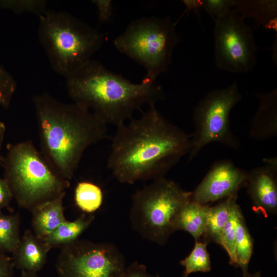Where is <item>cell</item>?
I'll return each mask as SVG.
<instances>
[{"label": "cell", "mask_w": 277, "mask_h": 277, "mask_svg": "<svg viewBox=\"0 0 277 277\" xmlns=\"http://www.w3.org/2000/svg\"><path fill=\"white\" fill-rule=\"evenodd\" d=\"M126 267L113 244L79 239L62 247L55 264L60 277H121Z\"/></svg>", "instance_id": "cell-9"}, {"label": "cell", "mask_w": 277, "mask_h": 277, "mask_svg": "<svg viewBox=\"0 0 277 277\" xmlns=\"http://www.w3.org/2000/svg\"><path fill=\"white\" fill-rule=\"evenodd\" d=\"M92 3L95 4L98 11V18L101 23L109 20L112 13V2L111 0H94Z\"/></svg>", "instance_id": "cell-29"}, {"label": "cell", "mask_w": 277, "mask_h": 277, "mask_svg": "<svg viewBox=\"0 0 277 277\" xmlns=\"http://www.w3.org/2000/svg\"><path fill=\"white\" fill-rule=\"evenodd\" d=\"M252 250V239L241 212L238 217L236 228L235 259V266L241 267L243 276L249 273L248 267Z\"/></svg>", "instance_id": "cell-20"}, {"label": "cell", "mask_w": 277, "mask_h": 277, "mask_svg": "<svg viewBox=\"0 0 277 277\" xmlns=\"http://www.w3.org/2000/svg\"><path fill=\"white\" fill-rule=\"evenodd\" d=\"M209 206L190 200L179 215L176 230H184L189 233L195 241H199L205 232Z\"/></svg>", "instance_id": "cell-18"}, {"label": "cell", "mask_w": 277, "mask_h": 277, "mask_svg": "<svg viewBox=\"0 0 277 277\" xmlns=\"http://www.w3.org/2000/svg\"><path fill=\"white\" fill-rule=\"evenodd\" d=\"M14 267L12 258L0 252V277H13Z\"/></svg>", "instance_id": "cell-31"}, {"label": "cell", "mask_w": 277, "mask_h": 277, "mask_svg": "<svg viewBox=\"0 0 277 277\" xmlns=\"http://www.w3.org/2000/svg\"><path fill=\"white\" fill-rule=\"evenodd\" d=\"M258 109L250 130L251 137L265 140L277 135V89L267 93H256Z\"/></svg>", "instance_id": "cell-14"}, {"label": "cell", "mask_w": 277, "mask_h": 277, "mask_svg": "<svg viewBox=\"0 0 277 277\" xmlns=\"http://www.w3.org/2000/svg\"><path fill=\"white\" fill-rule=\"evenodd\" d=\"M37 273L21 271V274L19 277H38Z\"/></svg>", "instance_id": "cell-34"}, {"label": "cell", "mask_w": 277, "mask_h": 277, "mask_svg": "<svg viewBox=\"0 0 277 277\" xmlns=\"http://www.w3.org/2000/svg\"><path fill=\"white\" fill-rule=\"evenodd\" d=\"M66 79L73 103L116 127L132 118L134 112L144 105H155L165 97L155 80L144 77L140 83H132L96 61L91 60Z\"/></svg>", "instance_id": "cell-3"}, {"label": "cell", "mask_w": 277, "mask_h": 277, "mask_svg": "<svg viewBox=\"0 0 277 277\" xmlns=\"http://www.w3.org/2000/svg\"><path fill=\"white\" fill-rule=\"evenodd\" d=\"M176 25L169 16L142 17L131 23L115 39L114 45L146 68L145 77L156 80L171 63L180 40Z\"/></svg>", "instance_id": "cell-7"}, {"label": "cell", "mask_w": 277, "mask_h": 277, "mask_svg": "<svg viewBox=\"0 0 277 277\" xmlns=\"http://www.w3.org/2000/svg\"><path fill=\"white\" fill-rule=\"evenodd\" d=\"M65 192L55 198L41 203L30 211L34 233L45 239L65 221L63 200Z\"/></svg>", "instance_id": "cell-15"}, {"label": "cell", "mask_w": 277, "mask_h": 277, "mask_svg": "<svg viewBox=\"0 0 277 277\" xmlns=\"http://www.w3.org/2000/svg\"><path fill=\"white\" fill-rule=\"evenodd\" d=\"M238 13L251 17L264 28L277 32V1L235 0Z\"/></svg>", "instance_id": "cell-16"}, {"label": "cell", "mask_w": 277, "mask_h": 277, "mask_svg": "<svg viewBox=\"0 0 277 277\" xmlns=\"http://www.w3.org/2000/svg\"><path fill=\"white\" fill-rule=\"evenodd\" d=\"M41 153L63 178L73 177L86 150L107 137V124L76 103L47 92L32 98Z\"/></svg>", "instance_id": "cell-2"}, {"label": "cell", "mask_w": 277, "mask_h": 277, "mask_svg": "<svg viewBox=\"0 0 277 277\" xmlns=\"http://www.w3.org/2000/svg\"><path fill=\"white\" fill-rule=\"evenodd\" d=\"M6 128L5 125L2 122L0 121V163L1 162L3 156L1 154L2 146L4 140Z\"/></svg>", "instance_id": "cell-33"}, {"label": "cell", "mask_w": 277, "mask_h": 277, "mask_svg": "<svg viewBox=\"0 0 277 277\" xmlns=\"http://www.w3.org/2000/svg\"><path fill=\"white\" fill-rule=\"evenodd\" d=\"M247 171L237 167L232 162L225 159L215 162L203 180L192 192L191 200L209 205L237 194L245 186Z\"/></svg>", "instance_id": "cell-11"}, {"label": "cell", "mask_w": 277, "mask_h": 277, "mask_svg": "<svg viewBox=\"0 0 277 277\" xmlns=\"http://www.w3.org/2000/svg\"><path fill=\"white\" fill-rule=\"evenodd\" d=\"M207 243L195 241L190 253L180 262L185 270L183 277H188L191 273L207 272L211 270L210 255L207 250Z\"/></svg>", "instance_id": "cell-23"}, {"label": "cell", "mask_w": 277, "mask_h": 277, "mask_svg": "<svg viewBox=\"0 0 277 277\" xmlns=\"http://www.w3.org/2000/svg\"><path fill=\"white\" fill-rule=\"evenodd\" d=\"M121 277H160V276L150 274L147 271L146 266L134 262L126 267Z\"/></svg>", "instance_id": "cell-28"}, {"label": "cell", "mask_w": 277, "mask_h": 277, "mask_svg": "<svg viewBox=\"0 0 277 277\" xmlns=\"http://www.w3.org/2000/svg\"><path fill=\"white\" fill-rule=\"evenodd\" d=\"M243 277H261L260 272H257L253 274L248 273Z\"/></svg>", "instance_id": "cell-35"}, {"label": "cell", "mask_w": 277, "mask_h": 277, "mask_svg": "<svg viewBox=\"0 0 277 277\" xmlns=\"http://www.w3.org/2000/svg\"><path fill=\"white\" fill-rule=\"evenodd\" d=\"M45 1H0V7L9 9L16 13L30 12L38 17L47 11Z\"/></svg>", "instance_id": "cell-25"}, {"label": "cell", "mask_w": 277, "mask_h": 277, "mask_svg": "<svg viewBox=\"0 0 277 277\" xmlns=\"http://www.w3.org/2000/svg\"><path fill=\"white\" fill-rule=\"evenodd\" d=\"M245 186L255 210L263 213H276L277 160H265V165L247 172Z\"/></svg>", "instance_id": "cell-12"}, {"label": "cell", "mask_w": 277, "mask_h": 277, "mask_svg": "<svg viewBox=\"0 0 277 277\" xmlns=\"http://www.w3.org/2000/svg\"><path fill=\"white\" fill-rule=\"evenodd\" d=\"M192 192L165 176L135 192L132 196L130 222L143 238L165 244L176 230L179 215L191 200Z\"/></svg>", "instance_id": "cell-6"}, {"label": "cell", "mask_w": 277, "mask_h": 277, "mask_svg": "<svg viewBox=\"0 0 277 277\" xmlns=\"http://www.w3.org/2000/svg\"><path fill=\"white\" fill-rule=\"evenodd\" d=\"M13 194L7 181L0 177V211L9 206Z\"/></svg>", "instance_id": "cell-30"}, {"label": "cell", "mask_w": 277, "mask_h": 277, "mask_svg": "<svg viewBox=\"0 0 277 277\" xmlns=\"http://www.w3.org/2000/svg\"><path fill=\"white\" fill-rule=\"evenodd\" d=\"M7 150L1 162L4 179L21 207L30 211L69 187V181L54 170L31 141L9 144Z\"/></svg>", "instance_id": "cell-5"}, {"label": "cell", "mask_w": 277, "mask_h": 277, "mask_svg": "<svg viewBox=\"0 0 277 277\" xmlns=\"http://www.w3.org/2000/svg\"><path fill=\"white\" fill-rule=\"evenodd\" d=\"M237 194L222 200L214 206H209L206 221L205 242H213L220 245L222 230L230 214L233 202L237 200Z\"/></svg>", "instance_id": "cell-19"}, {"label": "cell", "mask_w": 277, "mask_h": 277, "mask_svg": "<svg viewBox=\"0 0 277 277\" xmlns=\"http://www.w3.org/2000/svg\"><path fill=\"white\" fill-rule=\"evenodd\" d=\"M242 98L235 81L226 88L209 92L198 103L193 114L194 131L191 135L189 161L213 142L234 149L239 148V141L230 128V114Z\"/></svg>", "instance_id": "cell-8"}, {"label": "cell", "mask_w": 277, "mask_h": 277, "mask_svg": "<svg viewBox=\"0 0 277 277\" xmlns=\"http://www.w3.org/2000/svg\"><path fill=\"white\" fill-rule=\"evenodd\" d=\"M214 59L217 68L233 74L251 71L258 49L251 27L237 11L214 21Z\"/></svg>", "instance_id": "cell-10"}, {"label": "cell", "mask_w": 277, "mask_h": 277, "mask_svg": "<svg viewBox=\"0 0 277 277\" xmlns=\"http://www.w3.org/2000/svg\"><path fill=\"white\" fill-rule=\"evenodd\" d=\"M181 2L186 8L176 22H178L186 13L188 14L191 10L194 11L197 15H199L200 9L203 8L204 0H182ZM176 22H175L176 24Z\"/></svg>", "instance_id": "cell-32"}, {"label": "cell", "mask_w": 277, "mask_h": 277, "mask_svg": "<svg viewBox=\"0 0 277 277\" xmlns=\"http://www.w3.org/2000/svg\"><path fill=\"white\" fill-rule=\"evenodd\" d=\"M77 207L86 213L92 214L98 210L103 202V193L97 185L87 181L78 183L74 190Z\"/></svg>", "instance_id": "cell-22"}, {"label": "cell", "mask_w": 277, "mask_h": 277, "mask_svg": "<svg viewBox=\"0 0 277 277\" xmlns=\"http://www.w3.org/2000/svg\"><path fill=\"white\" fill-rule=\"evenodd\" d=\"M16 89L13 76L0 65V105L8 108Z\"/></svg>", "instance_id": "cell-26"}, {"label": "cell", "mask_w": 277, "mask_h": 277, "mask_svg": "<svg viewBox=\"0 0 277 277\" xmlns=\"http://www.w3.org/2000/svg\"><path fill=\"white\" fill-rule=\"evenodd\" d=\"M94 219V216L92 214L84 213L73 221L66 220L44 241L50 249L70 244L78 239Z\"/></svg>", "instance_id": "cell-17"}, {"label": "cell", "mask_w": 277, "mask_h": 277, "mask_svg": "<svg viewBox=\"0 0 277 277\" xmlns=\"http://www.w3.org/2000/svg\"><path fill=\"white\" fill-rule=\"evenodd\" d=\"M38 36L52 68L67 77L92 60L106 35L68 12L47 10Z\"/></svg>", "instance_id": "cell-4"}, {"label": "cell", "mask_w": 277, "mask_h": 277, "mask_svg": "<svg viewBox=\"0 0 277 277\" xmlns=\"http://www.w3.org/2000/svg\"><path fill=\"white\" fill-rule=\"evenodd\" d=\"M50 250L44 240L26 230L12 254L14 267L21 271L37 273L44 267Z\"/></svg>", "instance_id": "cell-13"}, {"label": "cell", "mask_w": 277, "mask_h": 277, "mask_svg": "<svg viewBox=\"0 0 277 277\" xmlns=\"http://www.w3.org/2000/svg\"><path fill=\"white\" fill-rule=\"evenodd\" d=\"M241 212L236 200L232 203L229 217L222 230L220 238V245L226 251L230 264L234 266L236 228L238 217Z\"/></svg>", "instance_id": "cell-24"}, {"label": "cell", "mask_w": 277, "mask_h": 277, "mask_svg": "<svg viewBox=\"0 0 277 277\" xmlns=\"http://www.w3.org/2000/svg\"><path fill=\"white\" fill-rule=\"evenodd\" d=\"M116 127L107 167L122 183L163 177L191 150V135L166 120L155 105Z\"/></svg>", "instance_id": "cell-1"}, {"label": "cell", "mask_w": 277, "mask_h": 277, "mask_svg": "<svg viewBox=\"0 0 277 277\" xmlns=\"http://www.w3.org/2000/svg\"><path fill=\"white\" fill-rule=\"evenodd\" d=\"M235 5V0H204L203 8L215 21L225 16Z\"/></svg>", "instance_id": "cell-27"}, {"label": "cell", "mask_w": 277, "mask_h": 277, "mask_svg": "<svg viewBox=\"0 0 277 277\" xmlns=\"http://www.w3.org/2000/svg\"><path fill=\"white\" fill-rule=\"evenodd\" d=\"M21 239L19 214H6L0 211V252L13 254Z\"/></svg>", "instance_id": "cell-21"}]
</instances>
